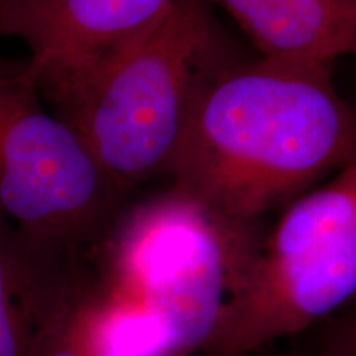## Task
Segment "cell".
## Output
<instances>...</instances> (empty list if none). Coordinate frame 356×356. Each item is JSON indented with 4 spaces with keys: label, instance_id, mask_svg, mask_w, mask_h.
Here are the masks:
<instances>
[{
    "label": "cell",
    "instance_id": "obj_1",
    "mask_svg": "<svg viewBox=\"0 0 356 356\" xmlns=\"http://www.w3.org/2000/svg\"><path fill=\"white\" fill-rule=\"evenodd\" d=\"M356 160V113L332 66L264 60L208 83L168 173L177 195L226 221L256 225L315 180Z\"/></svg>",
    "mask_w": 356,
    "mask_h": 356
},
{
    "label": "cell",
    "instance_id": "obj_2",
    "mask_svg": "<svg viewBox=\"0 0 356 356\" xmlns=\"http://www.w3.org/2000/svg\"><path fill=\"white\" fill-rule=\"evenodd\" d=\"M221 38L202 0L162 19L53 101L121 193L170 170L197 102L220 71Z\"/></svg>",
    "mask_w": 356,
    "mask_h": 356
},
{
    "label": "cell",
    "instance_id": "obj_3",
    "mask_svg": "<svg viewBox=\"0 0 356 356\" xmlns=\"http://www.w3.org/2000/svg\"><path fill=\"white\" fill-rule=\"evenodd\" d=\"M356 297V160L289 204L231 293L204 356H252Z\"/></svg>",
    "mask_w": 356,
    "mask_h": 356
},
{
    "label": "cell",
    "instance_id": "obj_4",
    "mask_svg": "<svg viewBox=\"0 0 356 356\" xmlns=\"http://www.w3.org/2000/svg\"><path fill=\"white\" fill-rule=\"evenodd\" d=\"M257 241L254 225L172 191L124 221L101 280L162 325L173 355L190 356L210 341Z\"/></svg>",
    "mask_w": 356,
    "mask_h": 356
},
{
    "label": "cell",
    "instance_id": "obj_5",
    "mask_svg": "<svg viewBox=\"0 0 356 356\" xmlns=\"http://www.w3.org/2000/svg\"><path fill=\"white\" fill-rule=\"evenodd\" d=\"M40 95L24 74L0 68V218L35 259L74 267L122 193Z\"/></svg>",
    "mask_w": 356,
    "mask_h": 356
},
{
    "label": "cell",
    "instance_id": "obj_6",
    "mask_svg": "<svg viewBox=\"0 0 356 356\" xmlns=\"http://www.w3.org/2000/svg\"><path fill=\"white\" fill-rule=\"evenodd\" d=\"M173 0H24L0 13V33L30 50L22 74L55 101L162 19Z\"/></svg>",
    "mask_w": 356,
    "mask_h": 356
},
{
    "label": "cell",
    "instance_id": "obj_7",
    "mask_svg": "<svg viewBox=\"0 0 356 356\" xmlns=\"http://www.w3.org/2000/svg\"><path fill=\"white\" fill-rule=\"evenodd\" d=\"M264 60L332 66L356 55V0H216Z\"/></svg>",
    "mask_w": 356,
    "mask_h": 356
},
{
    "label": "cell",
    "instance_id": "obj_8",
    "mask_svg": "<svg viewBox=\"0 0 356 356\" xmlns=\"http://www.w3.org/2000/svg\"><path fill=\"white\" fill-rule=\"evenodd\" d=\"M73 279L40 264L0 218V356H32L37 325Z\"/></svg>",
    "mask_w": 356,
    "mask_h": 356
},
{
    "label": "cell",
    "instance_id": "obj_9",
    "mask_svg": "<svg viewBox=\"0 0 356 356\" xmlns=\"http://www.w3.org/2000/svg\"><path fill=\"white\" fill-rule=\"evenodd\" d=\"M32 356H122L101 332L79 275L43 315L35 330Z\"/></svg>",
    "mask_w": 356,
    "mask_h": 356
},
{
    "label": "cell",
    "instance_id": "obj_10",
    "mask_svg": "<svg viewBox=\"0 0 356 356\" xmlns=\"http://www.w3.org/2000/svg\"><path fill=\"white\" fill-rule=\"evenodd\" d=\"M325 356H356V312L338 325L327 345Z\"/></svg>",
    "mask_w": 356,
    "mask_h": 356
},
{
    "label": "cell",
    "instance_id": "obj_11",
    "mask_svg": "<svg viewBox=\"0 0 356 356\" xmlns=\"http://www.w3.org/2000/svg\"><path fill=\"white\" fill-rule=\"evenodd\" d=\"M24 2V0H0V13L3 10H7V8H10L13 6H17V3Z\"/></svg>",
    "mask_w": 356,
    "mask_h": 356
},
{
    "label": "cell",
    "instance_id": "obj_12",
    "mask_svg": "<svg viewBox=\"0 0 356 356\" xmlns=\"http://www.w3.org/2000/svg\"><path fill=\"white\" fill-rule=\"evenodd\" d=\"M284 356H297V355H284Z\"/></svg>",
    "mask_w": 356,
    "mask_h": 356
}]
</instances>
